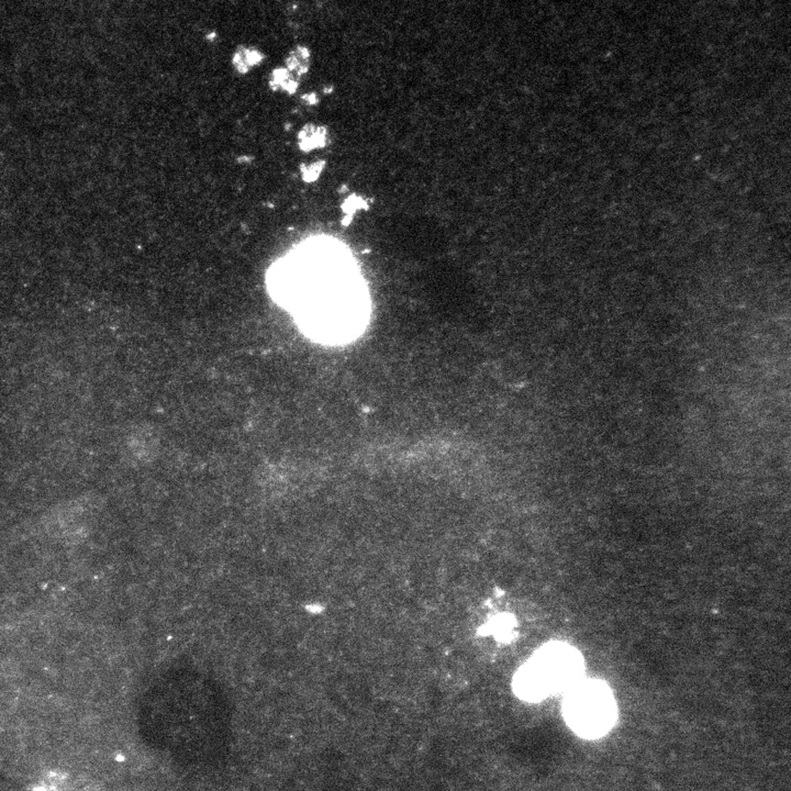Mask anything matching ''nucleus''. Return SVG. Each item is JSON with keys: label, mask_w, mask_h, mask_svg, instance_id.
<instances>
[{"label": "nucleus", "mask_w": 791, "mask_h": 791, "mask_svg": "<svg viewBox=\"0 0 791 791\" xmlns=\"http://www.w3.org/2000/svg\"><path fill=\"white\" fill-rule=\"evenodd\" d=\"M581 673L583 661L576 650L560 644L546 646L522 667L516 679V693L527 700H540L552 691L571 688Z\"/></svg>", "instance_id": "1"}, {"label": "nucleus", "mask_w": 791, "mask_h": 791, "mask_svg": "<svg viewBox=\"0 0 791 791\" xmlns=\"http://www.w3.org/2000/svg\"><path fill=\"white\" fill-rule=\"evenodd\" d=\"M564 716L574 731L583 737L605 735L617 718L613 693L604 682L578 680L568 688Z\"/></svg>", "instance_id": "2"}, {"label": "nucleus", "mask_w": 791, "mask_h": 791, "mask_svg": "<svg viewBox=\"0 0 791 791\" xmlns=\"http://www.w3.org/2000/svg\"><path fill=\"white\" fill-rule=\"evenodd\" d=\"M264 60V53L252 45H240L232 55V66L240 74L249 73L252 68L260 66Z\"/></svg>", "instance_id": "3"}, {"label": "nucleus", "mask_w": 791, "mask_h": 791, "mask_svg": "<svg viewBox=\"0 0 791 791\" xmlns=\"http://www.w3.org/2000/svg\"><path fill=\"white\" fill-rule=\"evenodd\" d=\"M312 62V52L306 45H297L286 57V68L296 75L302 76L308 73Z\"/></svg>", "instance_id": "4"}, {"label": "nucleus", "mask_w": 791, "mask_h": 791, "mask_svg": "<svg viewBox=\"0 0 791 791\" xmlns=\"http://www.w3.org/2000/svg\"><path fill=\"white\" fill-rule=\"evenodd\" d=\"M291 74L287 68H278L272 72L270 83L291 93L296 89V82L291 78Z\"/></svg>", "instance_id": "5"}]
</instances>
